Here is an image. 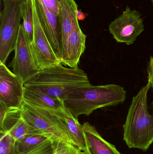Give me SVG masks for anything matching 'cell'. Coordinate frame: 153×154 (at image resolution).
I'll return each instance as SVG.
<instances>
[{
	"label": "cell",
	"mask_w": 153,
	"mask_h": 154,
	"mask_svg": "<svg viewBox=\"0 0 153 154\" xmlns=\"http://www.w3.org/2000/svg\"><path fill=\"white\" fill-rule=\"evenodd\" d=\"M58 63L41 69L25 82L24 87L39 91L64 101L79 89L90 86L86 73L79 67L66 68Z\"/></svg>",
	"instance_id": "cell-1"
},
{
	"label": "cell",
	"mask_w": 153,
	"mask_h": 154,
	"mask_svg": "<svg viewBox=\"0 0 153 154\" xmlns=\"http://www.w3.org/2000/svg\"><path fill=\"white\" fill-rule=\"evenodd\" d=\"M126 91L116 84L90 86L79 89L64 101L65 106L76 119L81 115L89 116L94 110L124 103Z\"/></svg>",
	"instance_id": "cell-2"
},
{
	"label": "cell",
	"mask_w": 153,
	"mask_h": 154,
	"mask_svg": "<svg viewBox=\"0 0 153 154\" xmlns=\"http://www.w3.org/2000/svg\"><path fill=\"white\" fill-rule=\"evenodd\" d=\"M148 82L133 97L125 123L123 125L124 140L129 148L146 152L153 143V116L147 107Z\"/></svg>",
	"instance_id": "cell-3"
},
{
	"label": "cell",
	"mask_w": 153,
	"mask_h": 154,
	"mask_svg": "<svg viewBox=\"0 0 153 154\" xmlns=\"http://www.w3.org/2000/svg\"><path fill=\"white\" fill-rule=\"evenodd\" d=\"M21 110L23 119L40 135L45 137L51 142L62 140L72 144L65 124L59 114L61 110H48L24 101Z\"/></svg>",
	"instance_id": "cell-4"
},
{
	"label": "cell",
	"mask_w": 153,
	"mask_h": 154,
	"mask_svg": "<svg viewBox=\"0 0 153 154\" xmlns=\"http://www.w3.org/2000/svg\"><path fill=\"white\" fill-rule=\"evenodd\" d=\"M22 0H9L1 12L0 63L5 64L11 52L14 50L22 19Z\"/></svg>",
	"instance_id": "cell-5"
},
{
	"label": "cell",
	"mask_w": 153,
	"mask_h": 154,
	"mask_svg": "<svg viewBox=\"0 0 153 154\" xmlns=\"http://www.w3.org/2000/svg\"><path fill=\"white\" fill-rule=\"evenodd\" d=\"M14 57L11 63L13 72L23 84L40 71L36 64L31 44L21 24L14 48Z\"/></svg>",
	"instance_id": "cell-6"
},
{
	"label": "cell",
	"mask_w": 153,
	"mask_h": 154,
	"mask_svg": "<svg viewBox=\"0 0 153 154\" xmlns=\"http://www.w3.org/2000/svg\"><path fill=\"white\" fill-rule=\"evenodd\" d=\"M110 32L117 42L134 44L143 31V22L139 12L127 6L125 11L109 25Z\"/></svg>",
	"instance_id": "cell-7"
},
{
	"label": "cell",
	"mask_w": 153,
	"mask_h": 154,
	"mask_svg": "<svg viewBox=\"0 0 153 154\" xmlns=\"http://www.w3.org/2000/svg\"><path fill=\"white\" fill-rule=\"evenodd\" d=\"M24 84L5 64L0 63V103L7 108H21Z\"/></svg>",
	"instance_id": "cell-8"
},
{
	"label": "cell",
	"mask_w": 153,
	"mask_h": 154,
	"mask_svg": "<svg viewBox=\"0 0 153 154\" xmlns=\"http://www.w3.org/2000/svg\"><path fill=\"white\" fill-rule=\"evenodd\" d=\"M33 15L34 38L31 47L36 64L40 70L61 62L55 55L42 29L34 2Z\"/></svg>",
	"instance_id": "cell-9"
},
{
	"label": "cell",
	"mask_w": 153,
	"mask_h": 154,
	"mask_svg": "<svg viewBox=\"0 0 153 154\" xmlns=\"http://www.w3.org/2000/svg\"><path fill=\"white\" fill-rule=\"evenodd\" d=\"M42 29L51 48L61 62L62 30L59 16L50 12L40 0H33Z\"/></svg>",
	"instance_id": "cell-10"
},
{
	"label": "cell",
	"mask_w": 153,
	"mask_h": 154,
	"mask_svg": "<svg viewBox=\"0 0 153 154\" xmlns=\"http://www.w3.org/2000/svg\"><path fill=\"white\" fill-rule=\"evenodd\" d=\"M86 37L80 25L73 30L62 48L61 63L63 65L72 68L78 67L81 56L86 48Z\"/></svg>",
	"instance_id": "cell-11"
},
{
	"label": "cell",
	"mask_w": 153,
	"mask_h": 154,
	"mask_svg": "<svg viewBox=\"0 0 153 154\" xmlns=\"http://www.w3.org/2000/svg\"><path fill=\"white\" fill-rule=\"evenodd\" d=\"M86 147L84 154H121L114 145L108 143L99 134L94 126L88 122L82 125Z\"/></svg>",
	"instance_id": "cell-12"
},
{
	"label": "cell",
	"mask_w": 153,
	"mask_h": 154,
	"mask_svg": "<svg viewBox=\"0 0 153 154\" xmlns=\"http://www.w3.org/2000/svg\"><path fill=\"white\" fill-rule=\"evenodd\" d=\"M59 17L62 26V45L65 43L73 30L79 26L78 5L75 0H59Z\"/></svg>",
	"instance_id": "cell-13"
},
{
	"label": "cell",
	"mask_w": 153,
	"mask_h": 154,
	"mask_svg": "<svg viewBox=\"0 0 153 154\" xmlns=\"http://www.w3.org/2000/svg\"><path fill=\"white\" fill-rule=\"evenodd\" d=\"M23 101L35 106L56 111L65 108L64 102L58 99L50 97L39 91L24 86Z\"/></svg>",
	"instance_id": "cell-14"
},
{
	"label": "cell",
	"mask_w": 153,
	"mask_h": 154,
	"mask_svg": "<svg viewBox=\"0 0 153 154\" xmlns=\"http://www.w3.org/2000/svg\"><path fill=\"white\" fill-rule=\"evenodd\" d=\"M61 113L60 116L65 124L72 144L83 152L86 144L82 125L79 123L78 119L74 117L66 107Z\"/></svg>",
	"instance_id": "cell-15"
},
{
	"label": "cell",
	"mask_w": 153,
	"mask_h": 154,
	"mask_svg": "<svg viewBox=\"0 0 153 154\" xmlns=\"http://www.w3.org/2000/svg\"><path fill=\"white\" fill-rule=\"evenodd\" d=\"M21 118V108H7L0 103V134H7Z\"/></svg>",
	"instance_id": "cell-16"
},
{
	"label": "cell",
	"mask_w": 153,
	"mask_h": 154,
	"mask_svg": "<svg viewBox=\"0 0 153 154\" xmlns=\"http://www.w3.org/2000/svg\"><path fill=\"white\" fill-rule=\"evenodd\" d=\"M21 11L23 28L29 42L31 44L34 38L33 0H22Z\"/></svg>",
	"instance_id": "cell-17"
},
{
	"label": "cell",
	"mask_w": 153,
	"mask_h": 154,
	"mask_svg": "<svg viewBox=\"0 0 153 154\" xmlns=\"http://www.w3.org/2000/svg\"><path fill=\"white\" fill-rule=\"evenodd\" d=\"M47 139L41 135L28 136L14 143L12 154L23 152L30 150Z\"/></svg>",
	"instance_id": "cell-18"
},
{
	"label": "cell",
	"mask_w": 153,
	"mask_h": 154,
	"mask_svg": "<svg viewBox=\"0 0 153 154\" xmlns=\"http://www.w3.org/2000/svg\"><path fill=\"white\" fill-rule=\"evenodd\" d=\"M7 134H9L15 141L28 136L40 135L33 128L23 119L22 117Z\"/></svg>",
	"instance_id": "cell-19"
},
{
	"label": "cell",
	"mask_w": 153,
	"mask_h": 154,
	"mask_svg": "<svg viewBox=\"0 0 153 154\" xmlns=\"http://www.w3.org/2000/svg\"><path fill=\"white\" fill-rule=\"evenodd\" d=\"M53 154H81L82 151L73 145L65 141L52 142Z\"/></svg>",
	"instance_id": "cell-20"
},
{
	"label": "cell",
	"mask_w": 153,
	"mask_h": 154,
	"mask_svg": "<svg viewBox=\"0 0 153 154\" xmlns=\"http://www.w3.org/2000/svg\"><path fill=\"white\" fill-rule=\"evenodd\" d=\"M12 154H53L52 142L47 139L34 148L26 152Z\"/></svg>",
	"instance_id": "cell-21"
},
{
	"label": "cell",
	"mask_w": 153,
	"mask_h": 154,
	"mask_svg": "<svg viewBox=\"0 0 153 154\" xmlns=\"http://www.w3.org/2000/svg\"><path fill=\"white\" fill-rule=\"evenodd\" d=\"M0 134V154H12L15 140L9 134Z\"/></svg>",
	"instance_id": "cell-22"
},
{
	"label": "cell",
	"mask_w": 153,
	"mask_h": 154,
	"mask_svg": "<svg viewBox=\"0 0 153 154\" xmlns=\"http://www.w3.org/2000/svg\"><path fill=\"white\" fill-rule=\"evenodd\" d=\"M40 1L50 12L59 16V0H40Z\"/></svg>",
	"instance_id": "cell-23"
},
{
	"label": "cell",
	"mask_w": 153,
	"mask_h": 154,
	"mask_svg": "<svg viewBox=\"0 0 153 154\" xmlns=\"http://www.w3.org/2000/svg\"><path fill=\"white\" fill-rule=\"evenodd\" d=\"M148 82L153 89V57H151L148 67Z\"/></svg>",
	"instance_id": "cell-24"
},
{
	"label": "cell",
	"mask_w": 153,
	"mask_h": 154,
	"mask_svg": "<svg viewBox=\"0 0 153 154\" xmlns=\"http://www.w3.org/2000/svg\"><path fill=\"white\" fill-rule=\"evenodd\" d=\"M9 1V0H2L3 2V4H5V3L6 2H7V1Z\"/></svg>",
	"instance_id": "cell-25"
},
{
	"label": "cell",
	"mask_w": 153,
	"mask_h": 154,
	"mask_svg": "<svg viewBox=\"0 0 153 154\" xmlns=\"http://www.w3.org/2000/svg\"><path fill=\"white\" fill-rule=\"evenodd\" d=\"M81 154H84L83 152H81Z\"/></svg>",
	"instance_id": "cell-26"
},
{
	"label": "cell",
	"mask_w": 153,
	"mask_h": 154,
	"mask_svg": "<svg viewBox=\"0 0 153 154\" xmlns=\"http://www.w3.org/2000/svg\"><path fill=\"white\" fill-rule=\"evenodd\" d=\"M152 2L153 4V0H152Z\"/></svg>",
	"instance_id": "cell-27"
},
{
	"label": "cell",
	"mask_w": 153,
	"mask_h": 154,
	"mask_svg": "<svg viewBox=\"0 0 153 154\" xmlns=\"http://www.w3.org/2000/svg\"><path fill=\"white\" fill-rule=\"evenodd\" d=\"M152 104H153V103H152Z\"/></svg>",
	"instance_id": "cell-28"
}]
</instances>
